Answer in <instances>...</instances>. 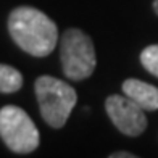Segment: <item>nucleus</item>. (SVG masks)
Wrapping results in <instances>:
<instances>
[{
	"mask_svg": "<svg viewBox=\"0 0 158 158\" xmlns=\"http://www.w3.org/2000/svg\"><path fill=\"white\" fill-rule=\"evenodd\" d=\"M8 32L13 42L32 56H47L58 40L56 24L32 6H18L10 13Z\"/></svg>",
	"mask_w": 158,
	"mask_h": 158,
	"instance_id": "1",
	"label": "nucleus"
},
{
	"mask_svg": "<svg viewBox=\"0 0 158 158\" xmlns=\"http://www.w3.org/2000/svg\"><path fill=\"white\" fill-rule=\"evenodd\" d=\"M42 118L50 127L60 129L77 103V94L68 82L52 76H40L34 84Z\"/></svg>",
	"mask_w": 158,
	"mask_h": 158,
	"instance_id": "2",
	"label": "nucleus"
},
{
	"mask_svg": "<svg viewBox=\"0 0 158 158\" xmlns=\"http://www.w3.org/2000/svg\"><path fill=\"white\" fill-rule=\"evenodd\" d=\"M60 60L63 73L71 81H82L95 69V48L87 34L71 27L64 31L60 42Z\"/></svg>",
	"mask_w": 158,
	"mask_h": 158,
	"instance_id": "3",
	"label": "nucleus"
},
{
	"mask_svg": "<svg viewBox=\"0 0 158 158\" xmlns=\"http://www.w3.org/2000/svg\"><path fill=\"white\" fill-rule=\"evenodd\" d=\"M0 137L11 152L31 153L39 147V129L27 113L15 105H6L0 110Z\"/></svg>",
	"mask_w": 158,
	"mask_h": 158,
	"instance_id": "4",
	"label": "nucleus"
},
{
	"mask_svg": "<svg viewBox=\"0 0 158 158\" xmlns=\"http://www.w3.org/2000/svg\"><path fill=\"white\" fill-rule=\"evenodd\" d=\"M105 110L108 113L111 123L123 132L131 137L140 135L147 127V116L145 110L123 95H110L105 100Z\"/></svg>",
	"mask_w": 158,
	"mask_h": 158,
	"instance_id": "5",
	"label": "nucleus"
},
{
	"mask_svg": "<svg viewBox=\"0 0 158 158\" xmlns=\"http://www.w3.org/2000/svg\"><path fill=\"white\" fill-rule=\"evenodd\" d=\"M123 92L145 111L158 110V87L155 85L139 79H126L123 82Z\"/></svg>",
	"mask_w": 158,
	"mask_h": 158,
	"instance_id": "6",
	"label": "nucleus"
},
{
	"mask_svg": "<svg viewBox=\"0 0 158 158\" xmlns=\"http://www.w3.org/2000/svg\"><path fill=\"white\" fill-rule=\"evenodd\" d=\"M23 87V74L10 64L0 63V92L11 94Z\"/></svg>",
	"mask_w": 158,
	"mask_h": 158,
	"instance_id": "7",
	"label": "nucleus"
},
{
	"mask_svg": "<svg viewBox=\"0 0 158 158\" xmlns=\"http://www.w3.org/2000/svg\"><path fill=\"white\" fill-rule=\"evenodd\" d=\"M140 63L150 74L158 77V45H148L142 50Z\"/></svg>",
	"mask_w": 158,
	"mask_h": 158,
	"instance_id": "8",
	"label": "nucleus"
},
{
	"mask_svg": "<svg viewBox=\"0 0 158 158\" xmlns=\"http://www.w3.org/2000/svg\"><path fill=\"white\" fill-rule=\"evenodd\" d=\"M108 158H139V156L129 153V152H114V153H111Z\"/></svg>",
	"mask_w": 158,
	"mask_h": 158,
	"instance_id": "9",
	"label": "nucleus"
},
{
	"mask_svg": "<svg viewBox=\"0 0 158 158\" xmlns=\"http://www.w3.org/2000/svg\"><path fill=\"white\" fill-rule=\"evenodd\" d=\"M153 10H155V13L158 15V0H155V2H153Z\"/></svg>",
	"mask_w": 158,
	"mask_h": 158,
	"instance_id": "10",
	"label": "nucleus"
}]
</instances>
